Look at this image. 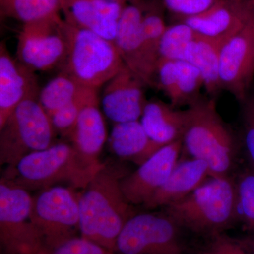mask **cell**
I'll return each mask as SVG.
<instances>
[{"label": "cell", "mask_w": 254, "mask_h": 254, "mask_svg": "<svg viewBox=\"0 0 254 254\" xmlns=\"http://www.w3.org/2000/svg\"><path fill=\"white\" fill-rule=\"evenodd\" d=\"M63 0H7L1 6V14L24 23L61 14Z\"/></svg>", "instance_id": "25"}, {"label": "cell", "mask_w": 254, "mask_h": 254, "mask_svg": "<svg viewBox=\"0 0 254 254\" xmlns=\"http://www.w3.org/2000/svg\"><path fill=\"white\" fill-rule=\"evenodd\" d=\"M35 71L14 59L6 43L0 45V127L25 100L39 95Z\"/></svg>", "instance_id": "15"}, {"label": "cell", "mask_w": 254, "mask_h": 254, "mask_svg": "<svg viewBox=\"0 0 254 254\" xmlns=\"http://www.w3.org/2000/svg\"><path fill=\"white\" fill-rule=\"evenodd\" d=\"M183 150L208 165L210 176L229 177L238 153L236 136L217 109L216 98L202 96L187 108Z\"/></svg>", "instance_id": "3"}, {"label": "cell", "mask_w": 254, "mask_h": 254, "mask_svg": "<svg viewBox=\"0 0 254 254\" xmlns=\"http://www.w3.org/2000/svg\"><path fill=\"white\" fill-rule=\"evenodd\" d=\"M55 131L38 96L25 100L0 127V164L13 166L26 155L49 148Z\"/></svg>", "instance_id": "6"}, {"label": "cell", "mask_w": 254, "mask_h": 254, "mask_svg": "<svg viewBox=\"0 0 254 254\" xmlns=\"http://www.w3.org/2000/svg\"><path fill=\"white\" fill-rule=\"evenodd\" d=\"M240 103L246 152L250 167L254 169V91L252 90Z\"/></svg>", "instance_id": "31"}, {"label": "cell", "mask_w": 254, "mask_h": 254, "mask_svg": "<svg viewBox=\"0 0 254 254\" xmlns=\"http://www.w3.org/2000/svg\"><path fill=\"white\" fill-rule=\"evenodd\" d=\"M126 5L113 0H63L64 19L115 43Z\"/></svg>", "instance_id": "17"}, {"label": "cell", "mask_w": 254, "mask_h": 254, "mask_svg": "<svg viewBox=\"0 0 254 254\" xmlns=\"http://www.w3.org/2000/svg\"><path fill=\"white\" fill-rule=\"evenodd\" d=\"M145 0L126 5L119 21L115 44L124 63L144 82L146 86H156L157 64L145 48L141 20Z\"/></svg>", "instance_id": "13"}, {"label": "cell", "mask_w": 254, "mask_h": 254, "mask_svg": "<svg viewBox=\"0 0 254 254\" xmlns=\"http://www.w3.org/2000/svg\"><path fill=\"white\" fill-rule=\"evenodd\" d=\"M108 143L119 158L138 165L160 149L150 140L140 120L115 124Z\"/></svg>", "instance_id": "22"}, {"label": "cell", "mask_w": 254, "mask_h": 254, "mask_svg": "<svg viewBox=\"0 0 254 254\" xmlns=\"http://www.w3.org/2000/svg\"><path fill=\"white\" fill-rule=\"evenodd\" d=\"M96 91L98 90L88 88L76 100L50 115V120L57 133L68 138L83 106Z\"/></svg>", "instance_id": "29"}, {"label": "cell", "mask_w": 254, "mask_h": 254, "mask_svg": "<svg viewBox=\"0 0 254 254\" xmlns=\"http://www.w3.org/2000/svg\"><path fill=\"white\" fill-rule=\"evenodd\" d=\"M38 254H114L92 241L78 235L55 245L45 246Z\"/></svg>", "instance_id": "30"}, {"label": "cell", "mask_w": 254, "mask_h": 254, "mask_svg": "<svg viewBox=\"0 0 254 254\" xmlns=\"http://www.w3.org/2000/svg\"><path fill=\"white\" fill-rule=\"evenodd\" d=\"M254 0H218L197 16L180 18L198 34L208 38H230L243 29Z\"/></svg>", "instance_id": "16"}, {"label": "cell", "mask_w": 254, "mask_h": 254, "mask_svg": "<svg viewBox=\"0 0 254 254\" xmlns=\"http://www.w3.org/2000/svg\"><path fill=\"white\" fill-rule=\"evenodd\" d=\"M140 121L150 140L161 148L182 139L186 126V110H178L162 100H149Z\"/></svg>", "instance_id": "21"}, {"label": "cell", "mask_w": 254, "mask_h": 254, "mask_svg": "<svg viewBox=\"0 0 254 254\" xmlns=\"http://www.w3.org/2000/svg\"><path fill=\"white\" fill-rule=\"evenodd\" d=\"M197 36L198 33L182 21L168 26L160 42V59L185 60L187 48Z\"/></svg>", "instance_id": "28"}, {"label": "cell", "mask_w": 254, "mask_h": 254, "mask_svg": "<svg viewBox=\"0 0 254 254\" xmlns=\"http://www.w3.org/2000/svg\"><path fill=\"white\" fill-rule=\"evenodd\" d=\"M117 2L121 3V4L127 5L129 4H138L141 3L143 0H113Z\"/></svg>", "instance_id": "36"}, {"label": "cell", "mask_w": 254, "mask_h": 254, "mask_svg": "<svg viewBox=\"0 0 254 254\" xmlns=\"http://www.w3.org/2000/svg\"><path fill=\"white\" fill-rule=\"evenodd\" d=\"M123 176L105 165L79 193L80 235L113 252L125 224L136 214L122 190Z\"/></svg>", "instance_id": "1"}, {"label": "cell", "mask_w": 254, "mask_h": 254, "mask_svg": "<svg viewBox=\"0 0 254 254\" xmlns=\"http://www.w3.org/2000/svg\"><path fill=\"white\" fill-rule=\"evenodd\" d=\"M156 86L175 108H188L201 98L204 81L198 68L185 60H159Z\"/></svg>", "instance_id": "18"}, {"label": "cell", "mask_w": 254, "mask_h": 254, "mask_svg": "<svg viewBox=\"0 0 254 254\" xmlns=\"http://www.w3.org/2000/svg\"><path fill=\"white\" fill-rule=\"evenodd\" d=\"M6 1H7V0H0V5H1V6L4 5Z\"/></svg>", "instance_id": "37"}, {"label": "cell", "mask_w": 254, "mask_h": 254, "mask_svg": "<svg viewBox=\"0 0 254 254\" xmlns=\"http://www.w3.org/2000/svg\"><path fill=\"white\" fill-rule=\"evenodd\" d=\"M163 208L181 228L211 237L222 233L237 222L235 180L210 177L186 198Z\"/></svg>", "instance_id": "4"}, {"label": "cell", "mask_w": 254, "mask_h": 254, "mask_svg": "<svg viewBox=\"0 0 254 254\" xmlns=\"http://www.w3.org/2000/svg\"><path fill=\"white\" fill-rule=\"evenodd\" d=\"M211 240L198 254H249L238 242L222 233L212 236Z\"/></svg>", "instance_id": "33"}, {"label": "cell", "mask_w": 254, "mask_h": 254, "mask_svg": "<svg viewBox=\"0 0 254 254\" xmlns=\"http://www.w3.org/2000/svg\"><path fill=\"white\" fill-rule=\"evenodd\" d=\"M210 177L208 165L203 160L191 158L179 161L163 186L143 206L163 208L176 203L194 191Z\"/></svg>", "instance_id": "20"}, {"label": "cell", "mask_w": 254, "mask_h": 254, "mask_svg": "<svg viewBox=\"0 0 254 254\" xmlns=\"http://www.w3.org/2000/svg\"><path fill=\"white\" fill-rule=\"evenodd\" d=\"M183 150L182 139L165 145L139 165L124 175L120 186L130 204L144 205L168 180Z\"/></svg>", "instance_id": "11"}, {"label": "cell", "mask_w": 254, "mask_h": 254, "mask_svg": "<svg viewBox=\"0 0 254 254\" xmlns=\"http://www.w3.org/2000/svg\"><path fill=\"white\" fill-rule=\"evenodd\" d=\"M67 50L64 19L61 14L24 23L18 33L16 59L35 72L61 66Z\"/></svg>", "instance_id": "10"}, {"label": "cell", "mask_w": 254, "mask_h": 254, "mask_svg": "<svg viewBox=\"0 0 254 254\" xmlns=\"http://www.w3.org/2000/svg\"><path fill=\"white\" fill-rule=\"evenodd\" d=\"M31 220L41 234L43 247L80 235L79 193L63 185L37 191L33 196Z\"/></svg>", "instance_id": "8"}, {"label": "cell", "mask_w": 254, "mask_h": 254, "mask_svg": "<svg viewBox=\"0 0 254 254\" xmlns=\"http://www.w3.org/2000/svg\"><path fill=\"white\" fill-rule=\"evenodd\" d=\"M228 39L208 38L198 33L185 53L184 60L198 68L204 81L205 91L212 98H217L222 91L219 74L220 53Z\"/></svg>", "instance_id": "23"}, {"label": "cell", "mask_w": 254, "mask_h": 254, "mask_svg": "<svg viewBox=\"0 0 254 254\" xmlns=\"http://www.w3.org/2000/svg\"><path fill=\"white\" fill-rule=\"evenodd\" d=\"M247 25L254 36V1L252 6V9H251L250 17H249Z\"/></svg>", "instance_id": "35"}, {"label": "cell", "mask_w": 254, "mask_h": 254, "mask_svg": "<svg viewBox=\"0 0 254 254\" xmlns=\"http://www.w3.org/2000/svg\"><path fill=\"white\" fill-rule=\"evenodd\" d=\"M181 227L166 213L135 214L120 232L114 254H184Z\"/></svg>", "instance_id": "9"}, {"label": "cell", "mask_w": 254, "mask_h": 254, "mask_svg": "<svg viewBox=\"0 0 254 254\" xmlns=\"http://www.w3.org/2000/svg\"><path fill=\"white\" fill-rule=\"evenodd\" d=\"M160 4L156 1L145 0L141 20L142 33L145 48L150 58L157 66L160 60V42L168 27L162 9L163 4L162 2Z\"/></svg>", "instance_id": "26"}, {"label": "cell", "mask_w": 254, "mask_h": 254, "mask_svg": "<svg viewBox=\"0 0 254 254\" xmlns=\"http://www.w3.org/2000/svg\"><path fill=\"white\" fill-rule=\"evenodd\" d=\"M235 182L237 222L249 234H254V169H247Z\"/></svg>", "instance_id": "27"}, {"label": "cell", "mask_w": 254, "mask_h": 254, "mask_svg": "<svg viewBox=\"0 0 254 254\" xmlns=\"http://www.w3.org/2000/svg\"><path fill=\"white\" fill-rule=\"evenodd\" d=\"M146 85L127 66L105 85L101 105L105 116L114 124L140 120L148 103Z\"/></svg>", "instance_id": "14"}, {"label": "cell", "mask_w": 254, "mask_h": 254, "mask_svg": "<svg viewBox=\"0 0 254 254\" xmlns=\"http://www.w3.org/2000/svg\"><path fill=\"white\" fill-rule=\"evenodd\" d=\"M105 165H91L71 143L62 142L26 155L1 177L29 192L63 185L83 190Z\"/></svg>", "instance_id": "2"}, {"label": "cell", "mask_w": 254, "mask_h": 254, "mask_svg": "<svg viewBox=\"0 0 254 254\" xmlns=\"http://www.w3.org/2000/svg\"><path fill=\"white\" fill-rule=\"evenodd\" d=\"M64 26L68 50L61 71L82 86L98 90L126 66L113 42L65 20Z\"/></svg>", "instance_id": "5"}, {"label": "cell", "mask_w": 254, "mask_h": 254, "mask_svg": "<svg viewBox=\"0 0 254 254\" xmlns=\"http://www.w3.org/2000/svg\"><path fill=\"white\" fill-rule=\"evenodd\" d=\"M30 192L0 180V254H38L44 246L31 220Z\"/></svg>", "instance_id": "7"}, {"label": "cell", "mask_w": 254, "mask_h": 254, "mask_svg": "<svg viewBox=\"0 0 254 254\" xmlns=\"http://www.w3.org/2000/svg\"><path fill=\"white\" fill-rule=\"evenodd\" d=\"M218 0H161L164 7L180 18L197 16L210 9Z\"/></svg>", "instance_id": "32"}, {"label": "cell", "mask_w": 254, "mask_h": 254, "mask_svg": "<svg viewBox=\"0 0 254 254\" xmlns=\"http://www.w3.org/2000/svg\"><path fill=\"white\" fill-rule=\"evenodd\" d=\"M87 89L67 73L61 71L40 90L38 100L50 116L76 100Z\"/></svg>", "instance_id": "24"}, {"label": "cell", "mask_w": 254, "mask_h": 254, "mask_svg": "<svg viewBox=\"0 0 254 254\" xmlns=\"http://www.w3.org/2000/svg\"><path fill=\"white\" fill-rule=\"evenodd\" d=\"M108 138L106 124L100 111L98 91L81 110L77 122L68 136L78 154L91 165H100L99 156Z\"/></svg>", "instance_id": "19"}, {"label": "cell", "mask_w": 254, "mask_h": 254, "mask_svg": "<svg viewBox=\"0 0 254 254\" xmlns=\"http://www.w3.org/2000/svg\"><path fill=\"white\" fill-rule=\"evenodd\" d=\"M222 91L231 93L240 103L252 91L254 79V36L246 25L222 46L220 58Z\"/></svg>", "instance_id": "12"}, {"label": "cell", "mask_w": 254, "mask_h": 254, "mask_svg": "<svg viewBox=\"0 0 254 254\" xmlns=\"http://www.w3.org/2000/svg\"><path fill=\"white\" fill-rule=\"evenodd\" d=\"M249 254H254V234H248L246 237L237 239Z\"/></svg>", "instance_id": "34"}]
</instances>
